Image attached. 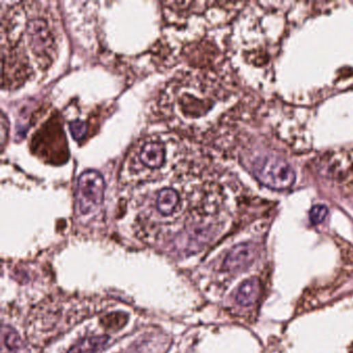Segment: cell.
Segmentation results:
<instances>
[{
  "mask_svg": "<svg viewBox=\"0 0 353 353\" xmlns=\"http://www.w3.org/2000/svg\"><path fill=\"white\" fill-rule=\"evenodd\" d=\"M5 344L10 350H15L21 346V339L15 330H8L5 334Z\"/></svg>",
  "mask_w": 353,
  "mask_h": 353,
  "instance_id": "8",
  "label": "cell"
},
{
  "mask_svg": "<svg viewBox=\"0 0 353 353\" xmlns=\"http://www.w3.org/2000/svg\"><path fill=\"white\" fill-rule=\"evenodd\" d=\"M108 341L109 337L106 335L88 337L73 346L68 353H96L106 346Z\"/></svg>",
  "mask_w": 353,
  "mask_h": 353,
  "instance_id": "5",
  "label": "cell"
},
{
  "mask_svg": "<svg viewBox=\"0 0 353 353\" xmlns=\"http://www.w3.org/2000/svg\"><path fill=\"white\" fill-rule=\"evenodd\" d=\"M254 176L270 189H289L296 181V171L286 159L277 155L258 157L252 164Z\"/></svg>",
  "mask_w": 353,
  "mask_h": 353,
  "instance_id": "1",
  "label": "cell"
},
{
  "mask_svg": "<svg viewBox=\"0 0 353 353\" xmlns=\"http://www.w3.org/2000/svg\"><path fill=\"white\" fill-rule=\"evenodd\" d=\"M127 315L122 313H113L103 319V324H105L107 328H122V326L127 324Z\"/></svg>",
  "mask_w": 353,
  "mask_h": 353,
  "instance_id": "6",
  "label": "cell"
},
{
  "mask_svg": "<svg viewBox=\"0 0 353 353\" xmlns=\"http://www.w3.org/2000/svg\"><path fill=\"white\" fill-rule=\"evenodd\" d=\"M257 255L256 246L252 243L239 244L230 250L223 262V270L241 272L249 267Z\"/></svg>",
  "mask_w": 353,
  "mask_h": 353,
  "instance_id": "3",
  "label": "cell"
},
{
  "mask_svg": "<svg viewBox=\"0 0 353 353\" xmlns=\"http://www.w3.org/2000/svg\"><path fill=\"white\" fill-rule=\"evenodd\" d=\"M328 215V209L324 205H314L310 211V220L314 225L322 223Z\"/></svg>",
  "mask_w": 353,
  "mask_h": 353,
  "instance_id": "7",
  "label": "cell"
},
{
  "mask_svg": "<svg viewBox=\"0 0 353 353\" xmlns=\"http://www.w3.org/2000/svg\"><path fill=\"white\" fill-rule=\"evenodd\" d=\"M105 181L100 172L88 170L80 175L77 181L76 205L83 215L100 207L105 194Z\"/></svg>",
  "mask_w": 353,
  "mask_h": 353,
  "instance_id": "2",
  "label": "cell"
},
{
  "mask_svg": "<svg viewBox=\"0 0 353 353\" xmlns=\"http://www.w3.org/2000/svg\"><path fill=\"white\" fill-rule=\"evenodd\" d=\"M70 133L73 137L77 140L83 138L84 134L86 133V126L81 120H76L70 125Z\"/></svg>",
  "mask_w": 353,
  "mask_h": 353,
  "instance_id": "9",
  "label": "cell"
},
{
  "mask_svg": "<svg viewBox=\"0 0 353 353\" xmlns=\"http://www.w3.org/2000/svg\"><path fill=\"white\" fill-rule=\"evenodd\" d=\"M260 289H261V284H260L258 278H250L239 285V289L235 296L237 302L243 306H249L257 302L260 296Z\"/></svg>",
  "mask_w": 353,
  "mask_h": 353,
  "instance_id": "4",
  "label": "cell"
}]
</instances>
